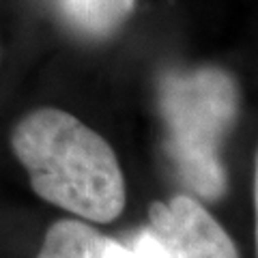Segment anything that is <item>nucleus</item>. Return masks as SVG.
<instances>
[{
    "label": "nucleus",
    "instance_id": "nucleus-4",
    "mask_svg": "<svg viewBox=\"0 0 258 258\" xmlns=\"http://www.w3.org/2000/svg\"><path fill=\"white\" fill-rule=\"evenodd\" d=\"M110 237L78 220H58L45 232L37 258H103Z\"/></svg>",
    "mask_w": 258,
    "mask_h": 258
},
{
    "label": "nucleus",
    "instance_id": "nucleus-5",
    "mask_svg": "<svg viewBox=\"0 0 258 258\" xmlns=\"http://www.w3.org/2000/svg\"><path fill=\"white\" fill-rule=\"evenodd\" d=\"M60 9L80 32L108 37L134 13L136 0H60Z\"/></svg>",
    "mask_w": 258,
    "mask_h": 258
},
{
    "label": "nucleus",
    "instance_id": "nucleus-1",
    "mask_svg": "<svg viewBox=\"0 0 258 258\" xmlns=\"http://www.w3.org/2000/svg\"><path fill=\"white\" fill-rule=\"evenodd\" d=\"M11 149L39 198L91 222H112L125 209V176L110 142L60 108L20 118Z\"/></svg>",
    "mask_w": 258,
    "mask_h": 258
},
{
    "label": "nucleus",
    "instance_id": "nucleus-2",
    "mask_svg": "<svg viewBox=\"0 0 258 258\" xmlns=\"http://www.w3.org/2000/svg\"><path fill=\"white\" fill-rule=\"evenodd\" d=\"M239 106V84L222 67L168 71L159 80L168 153L185 185L205 200H220L228 187L220 151Z\"/></svg>",
    "mask_w": 258,
    "mask_h": 258
},
{
    "label": "nucleus",
    "instance_id": "nucleus-3",
    "mask_svg": "<svg viewBox=\"0 0 258 258\" xmlns=\"http://www.w3.org/2000/svg\"><path fill=\"white\" fill-rule=\"evenodd\" d=\"M147 230L157 239L166 258H241L220 222L185 194L170 203H151Z\"/></svg>",
    "mask_w": 258,
    "mask_h": 258
}]
</instances>
